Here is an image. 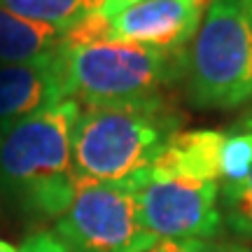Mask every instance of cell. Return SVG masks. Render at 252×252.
Instances as JSON below:
<instances>
[{
  "label": "cell",
  "instance_id": "277c9868",
  "mask_svg": "<svg viewBox=\"0 0 252 252\" xmlns=\"http://www.w3.org/2000/svg\"><path fill=\"white\" fill-rule=\"evenodd\" d=\"M185 96L198 110L252 103V26L245 0H210L187 47Z\"/></svg>",
  "mask_w": 252,
  "mask_h": 252
},
{
  "label": "cell",
  "instance_id": "8fae6325",
  "mask_svg": "<svg viewBox=\"0 0 252 252\" xmlns=\"http://www.w3.org/2000/svg\"><path fill=\"white\" fill-rule=\"evenodd\" d=\"M105 0H0V7L28 21L68 31L84 17L98 12Z\"/></svg>",
  "mask_w": 252,
  "mask_h": 252
},
{
  "label": "cell",
  "instance_id": "30bf717a",
  "mask_svg": "<svg viewBox=\"0 0 252 252\" xmlns=\"http://www.w3.org/2000/svg\"><path fill=\"white\" fill-rule=\"evenodd\" d=\"M63 31L28 21L0 7V65H21L52 59L63 49Z\"/></svg>",
  "mask_w": 252,
  "mask_h": 252
},
{
  "label": "cell",
  "instance_id": "d6986e66",
  "mask_svg": "<svg viewBox=\"0 0 252 252\" xmlns=\"http://www.w3.org/2000/svg\"><path fill=\"white\" fill-rule=\"evenodd\" d=\"M245 5H248V14H250V26H252V0H245Z\"/></svg>",
  "mask_w": 252,
  "mask_h": 252
},
{
  "label": "cell",
  "instance_id": "7a4b0ae2",
  "mask_svg": "<svg viewBox=\"0 0 252 252\" xmlns=\"http://www.w3.org/2000/svg\"><path fill=\"white\" fill-rule=\"evenodd\" d=\"M182 115L171 98L82 105L72 128V168L77 180L117 182L147 171L180 131Z\"/></svg>",
  "mask_w": 252,
  "mask_h": 252
},
{
  "label": "cell",
  "instance_id": "7c38bea8",
  "mask_svg": "<svg viewBox=\"0 0 252 252\" xmlns=\"http://www.w3.org/2000/svg\"><path fill=\"white\" fill-rule=\"evenodd\" d=\"M220 213L229 234L252 238V171L243 182L220 187Z\"/></svg>",
  "mask_w": 252,
  "mask_h": 252
},
{
  "label": "cell",
  "instance_id": "2e32d148",
  "mask_svg": "<svg viewBox=\"0 0 252 252\" xmlns=\"http://www.w3.org/2000/svg\"><path fill=\"white\" fill-rule=\"evenodd\" d=\"M140 0H105V5L98 9V14H103L105 19H112L115 14H119V12H124V9L133 7V5H138Z\"/></svg>",
  "mask_w": 252,
  "mask_h": 252
},
{
  "label": "cell",
  "instance_id": "5b68a950",
  "mask_svg": "<svg viewBox=\"0 0 252 252\" xmlns=\"http://www.w3.org/2000/svg\"><path fill=\"white\" fill-rule=\"evenodd\" d=\"M145 171L117 182L80 180L54 231L72 252H143L159 241L147 236L138 215Z\"/></svg>",
  "mask_w": 252,
  "mask_h": 252
},
{
  "label": "cell",
  "instance_id": "6da1fadb",
  "mask_svg": "<svg viewBox=\"0 0 252 252\" xmlns=\"http://www.w3.org/2000/svg\"><path fill=\"white\" fill-rule=\"evenodd\" d=\"M82 105L65 98L0 128V196L31 220H59L68 210L77 175L72 128Z\"/></svg>",
  "mask_w": 252,
  "mask_h": 252
},
{
  "label": "cell",
  "instance_id": "ba28073f",
  "mask_svg": "<svg viewBox=\"0 0 252 252\" xmlns=\"http://www.w3.org/2000/svg\"><path fill=\"white\" fill-rule=\"evenodd\" d=\"M61 52L45 61L0 65V128L68 98Z\"/></svg>",
  "mask_w": 252,
  "mask_h": 252
},
{
  "label": "cell",
  "instance_id": "8992f818",
  "mask_svg": "<svg viewBox=\"0 0 252 252\" xmlns=\"http://www.w3.org/2000/svg\"><path fill=\"white\" fill-rule=\"evenodd\" d=\"M140 226L154 241H213L224 231L220 185L145 171L138 191Z\"/></svg>",
  "mask_w": 252,
  "mask_h": 252
},
{
  "label": "cell",
  "instance_id": "3957f363",
  "mask_svg": "<svg viewBox=\"0 0 252 252\" xmlns=\"http://www.w3.org/2000/svg\"><path fill=\"white\" fill-rule=\"evenodd\" d=\"M63 80L68 98L80 105L126 103L163 96L182 84L187 52H159L133 42L103 40L91 45H63Z\"/></svg>",
  "mask_w": 252,
  "mask_h": 252
},
{
  "label": "cell",
  "instance_id": "5bb4252c",
  "mask_svg": "<svg viewBox=\"0 0 252 252\" xmlns=\"http://www.w3.org/2000/svg\"><path fill=\"white\" fill-rule=\"evenodd\" d=\"M154 252H252V248L238 241L213 238V241H159L154 245Z\"/></svg>",
  "mask_w": 252,
  "mask_h": 252
},
{
  "label": "cell",
  "instance_id": "52a82bcc",
  "mask_svg": "<svg viewBox=\"0 0 252 252\" xmlns=\"http://www.w3.org/2000/svg\"><path fill=\"white\" fill-rule=\"evenodd\" d=\"M210 0H140L110 19V40L159 52H187Z\"/></svg>",
  "mask_w": 252,
  "mask_h": 252
},
{
  "label": "cell",
  "instance_id": "4fadbf2b",
  "mask_svg": "<svg viewBox=\"0 0 252 252\" xmlns=\"http://www.w3.org/2000/svg\"><path fill=\"white\" fill-rule=\"evenodd\" d=\"M252 171V131L226 133L220 159V187L238 185Z\"/></svg>",
  "mask_w": 252,
  "mask_h": 252
},
{
  "label": "cell",
  "instance_id": "ac0fdd59",
  "mask_svg": "<svg viewBox=\"0 0 252 252\" xmlns=\"http://www.w3.org/2000/svg\"><path fill=\"white\" fill-rule=\"evenodd\" d=\"M0 252H19V248H14V245L5 243V241H0Z\"/></svg>",
  "mask_w": 252,
  "mask_h": 252
},
{
  "label": "cell",
  "instance_id": "e0dca14e",
  "mask_svg": "<svg viewBox=\"0 0 252 252\" xmlns=\"http://www.w3.org/2000/svg\"><path fill=\"white\" fill-rule=\"evenodd\" d=\"M234 131H252V108L234 124Z\"/></svg>",
  "mask_w": 252,
  "mask_h": 252
},
{
  "label": "cell",
  "instance_id": "9c48e42d",
  "mask_svg": "<svg viewBox=\"0 0 252 252\" xmlns=\"http://www.w3.org/2000/svg\"><path fill=\"white\" fill-rule=\"evenodd\" d=\"M226 133L213 128L178 131L150 166L152 173L220 185V159Z\"/></svg>",
  "mask_w": 252,
  "mask_h": 252
},
{
  "label": "cell",
  "instance_id": "9a60e30c",
  "mask_svg": "<svg viewBox=\"0 0 252 252\" xmlns=\"http://www.w3.org/2000/svg\"><path fill=\"white\" fill-rule=\"evenodd\" d=\"M19 252H72L65 241L56 234L54 229H40L35 234H31L19 248Z\"/></svg>",
  "mask_w": 252,
  "mask_h": 252
},
{
  "label": "cell",
  "instance_id": "44dd1931",
  "mask_svg": "<svg viewBox=\"0 0 252 252\" xmlns=\"http://www.w3.org/2000/svg\"><path fill=\"white\" fill-rule=\"evenodd\" d=\"M0 198H2V196H0Z\"/></svg>",
  "mask_w": 252,
  "mask_h": 252
},
{
  "label": "cell",
  "instance_id": "ffe728a7",
  "mask_svg": "<svg viewBox=\"0 0 252 252\" xmlns=\"http://www.w3.org/2000/svg\"><path fill=\"white\" fill-rule=\"evenodd\" d=\"M143 252H154V248H150V250H143Z\"/></svg>",
  "mask_w": 252,
  "mask_h": 252
}]
</instances>
